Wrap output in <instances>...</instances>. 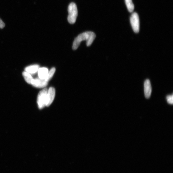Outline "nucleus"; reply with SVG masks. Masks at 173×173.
Instances as JSON below:
<instances>
[{
	"label": "nucleus",
	"instance_id": "nucleus-1",
	"mask_svg": "<svg viewBox=\"0 0 173 173\" xmlns=\"http://www.w3.org/2000/svg\"><path fill=\"white\" fill-rule=\"evenodd\" d=\"M96 35L94 32L86 31L79 35L74 40L72 47L73 49L75 50L77 49L80 43L83 41H86V46H90L94 40Z\"/></svg>",
	"mask_w": 173,
	"mask_h": 173
},
{
	"label": "nucleus",
	"instance_id": "nucleus-2",
	"mask_svg": "<svg viewBox=\"0 0 173 173\" xmlns=\"http://www.w3.org/2000/svg\"><path fill=\"white\" fill-rule=\"evenodd\" d=\"M68 21L70 24L75 23L78 16V9L76 4L73 2L70 3L68 8Z\"/></svg>",
	"mask_w": 173,
	"mask_h": 173
},
{
	"label": "nucleus",
	"instance_id": "nucleus-3",
	"mask_svg": "<svg viewBox=\"0 0 173 173\" xmlns=\"http://www.w3.org/2000/svg\"><path fill=\"white\" fill-rule=\"evenodd\" d=\"M47 90V88H44L41 90L38 95L37 103L40 109H42L46 106Z\"/></svg>",
	"mask_w": 173,
	"mask_h": 173
},
{
	"label": "nucleus",
	"instance_id": "nucleus-4",
	"mask_svg": "<svg viewBox=\"0 0 173 173\" xmlns=\"http://www.w3.org/2000/svg\"><path fill=\"white\" fill-rule=\"evenodd\" d=\"M130 22L133 31L138 33L139 31V19L138 14L136 12L133 13L130 18Z\"/></svg>",
	"mask_w": 173,
	"mask_h": 173
},
{
	"label": "nucleus",
	"instance_id": "nucleus-5",
	"mask_svg": "<svg viewBox=\"0 0 173 173\" xmlns=\"http://www.w3.org/2000/svg\"><path fill=\"white\" fill-rule=\"evenodd\" d=\"M56 91L54 88L51 87L48 90L47 95L46 106H50L52 103L55 96Z\"/></svg>",
	"mask_w": 173,
	"mask_h": 173
},
{
	"label": "nucleus",
	"instance_id": "nucleus-6",
	"mask_svg": "<svg viewBox=\"0 0 173 173\" xmlns=\"http://www.w3.org/2000/svg\"><path fill=\"white\" fill-rule=\"evenodd\" d=\"M47 84L48 82L45 79L37 78L34 79L31 85L35 87L41 88L46 87Z\"/></svg>",
	"mask_w": 173,
	"mask_h": 173
},
{
	"label": "nucleus",
	"instance_id": "nucleus-7",
	"mask_svg": "<svg viewBox=\"0 0 173 173\" xmlns=\"http://www.w3.org/2000/svg\"><path fill=\"white\" fill-rule=\"evenodd\" d=\"M145 96L146 98L149 99L152 93V87L150 80L147 79L145 81L144 84Z\"/></svg>",
	"mask_w": 173,
	"mask_h": 173
},
{
	"label": "nucleus",
	"instance_id": "nucleus-8",
	"mask_svg": "<svg viewBox=\"0 0 173 173\" xmlns=\"http://www.w3.org/2000/svg\"><path fill=\"white\" fill-rule=\"evenodd\" d=\"M48 72L49 71H48V69L46 68H39L38 71L39 78L42 79H45Z\"/></svg>",
	"mask_w": 173,
	"mask_h": 173
},
{
	"label": "nucleus",
	"instance_id": "nucleus-9",
	"mask_svg": "<svg viewBox=\"0 0 173 173\" xmlns=\"http://www.w3.org/2000/svg\"><path fill=\"white\" fill-rule=\"evenodd\" d=\"M39 68L38 65L34 64L27 67L25 68V72L30 74H34L38 72Z\"/></svg>",
	"mask_w": 173,
	"mask_h": 173
},
{
	"label": "nucleus",
	"instance_id": "nucleus-10",
	"mask_svg": "<svg viewBox=\"0 0 173 173\" xmlns=\"http://www.w3.org/2000/svg\"><path fill=\"white\" fill-rule=\"evenodd\" d=\"M23 77L26 82L28 83L31 84L32 81L34 80L31 74L26 72H24L23 73Z\"/></svg>",
	"mask_w": 173,
	"mask_h": 173
},
{
	"label": "nucleus",
	"instance_id": "nucleus-11",
	"mask_svg": "<svg viewBox=\"0 0 173 173\" xmlns=\"http://www.w3.org/2000/svg\"><path fill=\"white\" fill-rule=\"evenodd\" d=\"M125 2L128 11L129 12L132 13L134 9V6L132 0H125Z\"/></svg>",
	"mask_w": 173,
	"mask_h": 173
},
{
	"label": "nucleus",
	"instance_id": "nucleus-12",
	"mask_svg": "<svg viewBox=\"0 0 173 173\" xmlns=\"http://www.w3.org/2000/svg\"><path fill=\"white\" fill-rule=\"evenodd\" d=\"M56 71V68L53 67L51 68L49 72H48L47 76L45 79L48 82L52 78Z\"/></svg>",
	"mask_w": 173,
	"mask_h": 173
},
{
	"label": "nucleus",
	"instance_id": "nucleus-13",
	"mask_svg": "<svg viewBox=\"0 0 173 173\" xmlns=\"http://www.w3.org/2000/svg\"><path fill=\"white\" fill-rule=\"evenodd\" d=\"M166 99L168 102L169 104L172 105L173 103V95H168L166 97Z\"/></svg>",
	"mask_w": 173,
	"mask_h": 173
},
{
	"label": "nucleus",
	"instance_id": "nucleus-14",
	"mask_svg": "<svg viewBox=\"0 0 173 173\" xmlns=\"http://www.w3.org/2000/svg\"><path fill=\"white\" fill-rule=\"evenodd\" d=\"M5 24L2 20L0 18V28L3 29L5 27Z\"/></svg>",
	"mask_w": 173,
	"mask_h": 173
}]
</instances>
